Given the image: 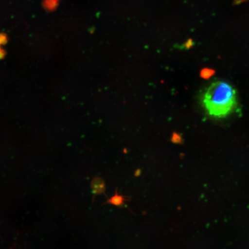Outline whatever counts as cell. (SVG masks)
Returning a JSON list of instances; mask_svg holds the SVG:
<instances>
[{
    "instance_id": "3",
    "label": "cell",
    "mask_w": 249,
    "mask_h": 249,
    "mask_svg": "<svg viewBox=\"0 0 249 249\" xmlns=\"http://www.w3.org/2000/svg\"><path fill=\"white\" fill-rule=\"evenodd\" d=\"M128 198L126 196L118 195L117 190L115 193V195L107 201V204L114 205L115 206L121 207L124 205V202L128 201Z\"/></svg>"
},
{
    "instance_id": "2",
    "label": "cell",
    "mask_w": 249,
    "mask_h": 249,
    "mask_svg": "<svg viewBox=\"0 0 249 249\" xmlns=\"http://www.w3.org/2000/svg\"><path fill=\"white\" fill-rule=\"evenodd\" d=\"M91 186L93 194L98 195L105 194L106 189L105 181L99 177H95L92 179Z\"/></svg>"
},
{
    "instance_id": "6",
    "label": "cell",
    "mask_w": 249,
    "mask_h": 249,
    "mask_svg": "<svg viewBox=\"0 0 249 249\" xmlns=\"http://www.w3.org/2000/svg\"><path fill=\"white\" fill-rule=\"evenodd\" d=\"M5 37L4 36H0V58H1V56L4 55L2 53V51L1 49V46L2 43H4L5 42Z\"/></svg>"
},
{
    "instance_id": "5",
    "label": "cell",
    "mask_w": 249,
    "mask_h": 249,
    "mask_svg": "<svg viewBox=\"0 0 249 249\" xmlns=\"http://www.w3.org/2000/svg\"><path fill=\"white\" fill-rule=\"evenodd\" d=\"M59 0H45L44 1V5L46 8L52 9L54 8L57 5Z\"/></svg>"
},
{
    "instance_id": "1",
    "label": "cell",
    "mask_w": 249,
    "mask_h": 249,
    "mask_svg": "<svg viewBox=\"0 0 249 249\" xmlns=\"http://www.w3.org/2000/svg\"><path fill=\"white\" fill-rule=\"evenodd\" d=\"M203 104L210 116L226 117L236 107L235 89L226 82H214L204 93Z\"/></svg>"
},
{
    "instance_id": "4",
    "label": "cell",
    "mask_w": 249,
    "mask_h": 249,
    "mask_svg": "<svg viewBox=\"0 0 249 249\" xmlns=\"http://www.w3.org/2000/svg\"><path fill=\"white\" fill-rule=\"evenodd\" d=\"M214 73V71L213 70L211 69H204L201 71V76L203 79H209L212 76H213Z\"/></svg>"
}]
</instances>
